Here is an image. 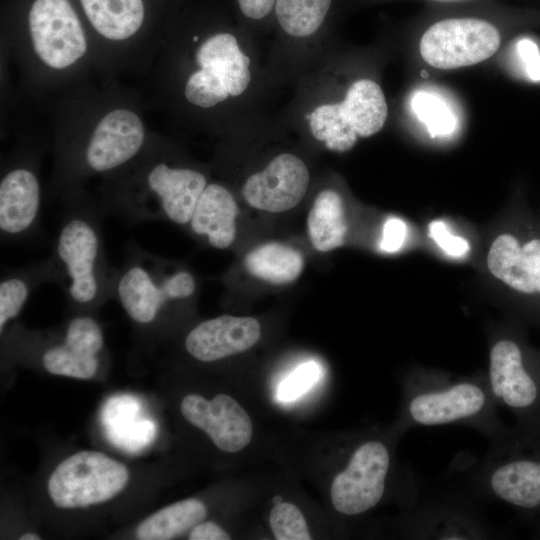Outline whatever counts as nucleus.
I'll return each instance as SVG.
<instances>
[{
    "label": "nucleus",
    "mask_w": 540,
    "mask_h": 540,
    "mask_svg": "<svg viewBox=\"0 0 540 540\" xmlns=\"http://www.w3.org/2000/svg\"><path fill=\"white\" fill-rule=\"evenodd\" d=\"M100 204L77 194L67 196L60 212L52 255L58 286L76 313H92L114 296L118 274L104 243Z\"/></svg>",
    "instance_id": "f257e3e1"
},
{
    "label": "nucleus",
    "mask_w": 540,
    "mask_h": 540,
    "mask_svg": "<svg viewBox=\"0 0 540 540\" xmlns=\"http://www.w3.org/2000/svg\"><path fill=\"white\" fill-rule=\"evenodd\" d=\"M487 379L433 372H413L405 382L403 418L406 426L466 425L489 440L505 427L496 413Z\"/></svg>",
    "instance_id": "f03ea898"
},
{
    "label": "nucleus",
    "mask_w": 540,
    "mask_h": 540,
    "mask_svg": "<svg viewBox=\"0 0 540 540\" xmlns=\"http://www.w3.org/2000/svg\"><path fill=\"white\" fill-rule=\"evenodd\" d=\"M197 281L185 267L129 240L118 267L113 298L139 327L157 326L177 306L190 302Z\"/></svg>",
    "instance_id": "7ed1b4c3"
},
{
    "label": "nucleus",
    "mask_w": 540,
    "mask_h": 540,
    "mask_svg": "<svg viewBox=\"0 0 540 540\" xmlns=\"http://www.w3.org/2000/svg\"><path fill=\"white\" fill-rule=\"evenodd\" d=\"M388 106L381 87L371 79H359L340 102L324 103L308 115L315 139L335 152L353 148L358 137H370L384 126Z\"/></svg>",
    "instance_id": "20e7f679"
},
{
    "label": "nucleus",
    "mask_w": 540,
    "mask_h": 540,
    "mask_svg": "<svg viewBox=\"0 0 540 540\" xmlns=\"http://www.w3.org/2000/svg\"><path fill=\"white\" fill-rule=\"evenodd\" d=\"M490 441L471 477L473 490L523 510L540 509V456L519 451L506 428Z\"/></svg>",
    "instance_id": "39448f33"
},
{
    "label": "nucleus",
    "mask_w": 540,
    "mask_h": 540,
    "mask_svg": "<svg viewBox=\"0 0 540 540\" xmlns=\"http://www.w3.org/2000/svg\"><path fill=\"white\" fill-rule=\"evenodd\" d=\"M124 464L97 451H80L63 460L52 472L48 493L59 508L87 507L106 502L127 485Z\"/></svg>",
    "instance_id": "423d86ee"
},
{
    "label": "nucleus",
    "mask_w": 540,
    "mask_h": 540,
    "mask_svg": "<svg viewBox=\"0 0 540 540\" xmlns=\"http://www.w3.org/2000/svg\"><path fill=\"white\" fill-rule=\"evenodd\" d=\"M196 62L200 69L189 76L184 92L195 106L210 108L229 96H239L251 82L250 58L233 34L207 38L196 51Z\"/></svg>",
    "instance_id": "0eeeda50"
},
{
    "label": "nucleus",
    "mask_w": 540,
    "mask_h": 540,
    "mask_svg": "<svg viewBox=\"0 0 540 540\" xmlns=\"http://www.w3.org/2000/svg\"><path fill=\"white\" fill-rule=\"evenodd\" d=\"M491 23L476 18H453L430 26L420 40V54L429 65L455 69L490 58L500 46Z\"/></svg>",
    "instance_id": "6e6552de"
},
{
    "label": "nucleus",
    "mask_w": 540,
    "mask_h": 540,
    "mask_svg": "<svg viewBox=\"0 0 540 540\" xmlns=\"http://www.w3.org/2000/svg\"><path fill=\"white\" fill-rule=\"evenodd\" d=\"M390 468L391 453L385 443H361L332 481L330 496L335 510L355 516L374 508L384 496Z\"/></svg>",
    "instance_id": "1a4fd4ad"
},
{
    "label": "nucleus",
    "mask_w": 540,
    "mask_h": 540,
    "mask_svg": "<svg viewBox=\"0 0 540 540\" xmlns=\"http://www.w3.org/2000/svg\"><path fill=\"white\" fill-rule=\"evenodd\" d=\"M29 27L36 54L54 69L72 65L86 52L85 34L68 0H36Z\"/></svg>",
    "instance_id": "9d476101"
},
{
    "label": "nucleus",
    "mask_w": 540,
    "mask_h": 540,
    "mask_svg": "<svg viewBox=\"0 0 540 540\" xmlns=\"http://www.w3.org/2000/svg\"><path fill=\"white\" fill-rule=\"evenodd\" d=\"M145 131L132 111L115 109L95 127L82 154L81 168L89 173L112 172L130 163L141 151Z\"/></svg>",
    "instance_id": "9b49d317"
},
{
    "label": "nucleus",
    "mask_w": 540,
    "mask_h": 540,
    "mask_svg": "<svg viewBox=\"0 0 540 540\" xmlns=\"http://www.w3.org/2000/svg\"><path fill=\"white\" fill-rule=\"evenodd\" d=\"M104 349L102 328L91 313H76L62 337L42 351L44 369L54 375L90 379L98 371Z\"/></svg>",
    "instance_id": "f8f14e48"
},
{
    "label": "nucleus",
    "mask_w": 540,
    "mask_h": 540,
    "mask_svg": "<svg viewBox=\"0 0 540 540\" xmlns=\"http://www.w3.org/2000/svg\"><path fill=\"white\" fill-rule=\"evenodd\" d=\"M41 187L36 173L25 166L8 170L0 182V238L19 244L41 231Z\"/></svg>",
    "instance_id": "ddd939ff"
},
{
    "label": "nucleus",
    "mask_w": 540,
    "mask_h": 540,
    "mask_svg": "<svg viewBox=\"0 0 540 540\" xmlns=\"http://www.w3.org/2000/svg\"><path fill=\"white\" fill-rule=\"evenodd\" d=\"M309 186V171L302 159L283 153L274 157L243 185L246 202L259 210L280 213L297 206Z\"/></svg>",
    "instance_id": "4468645a"
},
{
    "label": "nucleus",
    "mask_w": 540,
    "mask_h": 540,
    "mask_svg": "<svg viewBox=\"0 0 540 540\" xmlns=\"http://www.w3.org/2000/svg\"><path fill=\"white\" fill-rule=\"evenodd\" d=\"M181 412L190 424L203 430L224 452H239L252 439L249 415L229 395L217 394L207 400L198 394H189L181 402Z\"/></svg>",
    "instance_id": "2eb2a0df"
},
{
    "label": "nucleus",
    "mask_w": 540,
    "mask_h": 540,
    "mask_svg": "<svg viewBox=\"0 0 540 540\" xmlns=\"http://www.w3.org/2000/svg\"><path fill=\"white\" fill-rule=\"evenodd\" d=\"M486 379L496 403L515 413L531 411L540 403V381L511 339H500L492 345Z\"/></svg>",
    "instance_id": "dca6fc26"
},
{
    "label": "nucleus",
    "mask_w": 540,
    "mask_h": 540,
    "mask_svg": "<svg viewBox=\"0 0 540 540\" xmlns=\"http://www.w3.org/2000/svg\"><path fill=\"white\" fill-rule=\"evenodd\" d=\"M260 335L261 327L255 318L221 315L191 329L184 346L194 359L214 362L247 351Z\"/></svg>",
    "instance_id": "f3484780"
},
{
    "label": "nucleus",
    "mask_w": 540,
    "mask_h": 540,
    "mask_svg": "<svg viewBox=\"0 0 540 540\" xmlns=\"http://www.w3.org/2000/svg\"><path fill=\"white\" fill-rule=\"evenodd\" d=\"M487 265L490 272L511 288L531 294L540 293V240L520 246L510 234L498 236L492 243Z\"/></svg>",
    "instance_id": "a211bd4d"
},
{
    "label": "nucleus",
    "mask_w": 540,
    "mask_h": 540,
    "mask_svg": "<svg viewBox=\"0 0 540 540\" xmlns=\"http://www.w3.org/2000/svg\"><path fill=\"white\" fill-rule=\"evenodd\" d=\"M238 207L231 192L217 183L207 184L187 225L191 232L217 249L230 247L236 237Z\"/></svg>",
    "instance_id": "6ab92c4d"
},
{
    "label": "nucleus",
    "mask_w": 540,
    "mask_h": 540,
    "mask_svg": "<svg viewBox=\"0 0 540 540\" xmlns=\"http://www.w3.org/2000/svg\"><path fill=\"white\" fill-rule=\"evenodd\" d=\"M412 534L414 538L482 539L488 529L473 511L460 504L430 503L413 507Z\"/></svg>",
    "instance_id": "aec40b11"
},
{
    "label": "nucleus",
    "mask_w": 540,
    "mask_h": 540,
    "mask_svg": "<svg viewBox=\"0 0 540 540\" xmlns=\"http://www.w3.org/2000/svg\"><path fill=\"white\" fill-rule=\"evenodd\" d=\"M58 282L59 270L52 254L37 263L3 272L0 280L1 333L8 322L18 317L37 288Z\"/></svg>",
    "instance_id": "412c9836"
},
{
    "label": "nucleus",
    "mask_w": 540,
    "mask_h": 540,
    "mask_svg": "<svg viewBox=\"0 0 540 540\" xmlns=\"http://www.w3.org/2000/svg\"><path fill=\"white\" fill-rule=\"evenodd\" d=\"M93 27L111 40H124L142 25V0H80Z\"/></svg>",
    "instance_id": "4be33fe9"
},
{
    "label": "nucleus",
    "mask_w": 540,
    "mask_h": 540,
    "mask_svg": "<svg viewBox=\"0 0 540 540\" xmlns=\"http://www.w3.org/2000/svg\"><path fill=\"white\" fill-rule=\"evenodd\" d=\"M308 235L320 252L344 244L347 225L341 196L334 190H323L315 198L307 219Z\"/></svg>",
    "instance_id": "5701e85b"
},
{
    "label": "nucleus",
    "mask_w": 540,
    "mask_h": 540,
    "mask_svg": "<svg viewBox=\"0 0 540 540\" xmlns=\"http://www.w3.org/2000/svg\"><path fill=\"white\" fill-rule=\"evenodd\" d=\"M205 505L194 498L173 503L147 517L136 529L140 540H169L202 522Z\"/></svg>",
    "instance_id": "b1692460"
},
{
    "label": "nucleus",
    "mask_w": 540,
    "mask_h": 540,
    "mask_svg": "<svg viewBox=\"0 0 540 540\" xmlns=\"http://www.w3.org/2000/svg\"><path fill=\"white\" fill-rule=\"evenodd\" d=\"M303 257L296 249L271 242L252 250L245 258L247 271L274 285L295 281L303 270Z\"/></svg>",
    "instance_id": "393cba45"
},
{
    "label": "nucleus",
    "mask_w": 540,
    "mask_h": 540,
    "mask_svg": "<svg viewBox=\"0 0 540 540\" xmlns=\"http://www.w3.org/2000/svg\"><path fill=\"white\" fill-rule=\"evenodd\" d=\"M332 0H276L281 28L294 37H308L322 25Z\"/></svg>",
    "instance_id": "a878e982"
},
{
    "label": "nucleus",
    "mask_w": 540,
    "mask_h": 540,
    "mask_svg": "<svg viewBox=\"0 0 540 540\" xmlns=\"http://www.w3.org/2000/svg\"><path fill=\"white\" fill-rule=\"evenodd\" d=\"M411 108L431 136L443 137L454 132L456 118L439 96L428 91H418L412 97Z\"/></svg>",
    "instance_id": "bb28decb"
},
{
    "label": "nucleus",
    "mask_w": 540,
    "mask_h": 540,
    "mask_svg": "<svg viewBox=\"0 0 540 540\" xmlns=\"http://www.w3.org/2000/svg\"><path fill=\"white\" fill-rule=\"evenodd\" d=\"M269 522L277 540H310L306 520L297 506L289 502L275 503Z\"/></svg>",
    "instance_id": "cd10ccee"
},
{
    "label": "nucleus",
    "mask_w": 540,
    "mask_h": 540,
    "mask_svg": "<svg viewBox=\"0 0 540 540\" xmlns=\"http://www.w3.org/2000/svg\"><path fill=\"white\" fill-rule=\"evenodd\" d=\"M319 375L320 368L316 362L310 361L299 365L278 386L277 399L281 402L296 400L311 388Z\"/></svg>",
    "instance_id": "c85d7f7f"
},
{
    "label": "nucleus",
    "mask_w": 540,
    "mask_h": 540,
    "mask_svg": "<svg viewBox=\"0 0 540 540\" xmlns=\"http://www.w3.org/2000/svg\"><path fill=\"white\" fill-rule=\"evenodd\" d=\"M429 234L438 246L451 256L462 257L469 251L468 242L462 237L452 235L442 221L431 222Z\"/></svg>",
    "instance_id": "c756f323"
},
{
    "label": "nucleus",
    "mask_w": 540,
    "mask_h": 540,
    "mask_svg": "<svg viewBox=\"0 0 540 540\" xmlns=\"http://www.w3.org/2000/svg\"><path fill=\"white\" fill-rule=\"evenodd\" d=\"M406 224L399 218H389L383 227L380 247L383 251L393 253L398 251L406 238Z\"/></svg>",
    "instance_id": "7c9ffc66"
},
{
    "label": "nucleus",
    "mask_w": 540,
    "mask_h": 540,
    "mask_svg": "<svg viewBox=\"0 0 540 540\" xmlns=\"http://www.w3.org/2000/svg\"><path fill=\"white\" fill-rule=\"evenodd\" d=\"M517 49L528 77L534 82H539L540 51L537 44L529 38H523L518 42Z\"/></svg>",
    "instance_id": "2f4dec72"
},
{
    "label": "nucleus",
    "mask_w": 540,
    "mask_h": 540,
    "mask_svg": "<svg viewBox=\"0 0 540 540\" xmlns=\"http://www.w3.org/2000/svg\"><path fill=\"white\" fill-rule=\"evenodd\" d=\"M231 537L214 522H200L189 534L190 540H228Z\"/></svg>",
    "instance_id": "473e14b6"
},
{
    "label": "nucleus",
    "mask_w": 540,
    "mask_h": 540,
    "mask_svg": "<svg viewBox=\"0 0 540 540\" xmlns=\"http://www.w3.org/2000/svg\"><path fill=\"white\" fill-rule=\"evenodd\" d=\"M276 0H238L242 13L251 19H262L267 16Z\"/></svg>",
    "instance_id": "72a5a7b5"
},
{
    "label": "nucleus",
    "mask_w": 540,
    "mask_h": 540,
    "mask_svg": "<svg viewBox=\"0 0 540 540\" xmlns=\"http://www.w3.org/2000/svg\"><path fill=\"white\" fill-rule=\"evenodd\" d=\"M20 540H40L41 537L34 533H25L19 538Z\"/></svg>",
    "instance_id": "f704fd0d"
},
{
    "label": "nucleus",
    "mask_w": 540,
    "mask_h": 540,
    "mask_svg": "<svg viewBox=\"0 0 540 540\" xmlns=\"http://www.w3.org/2000/svg\"><path fill=\"white\" fill-rule=\"evenodd\" d=\"M436 1L454 2V1H465V0H436Z\"/></svg>",
    "instance_id": "c9c22d12"
}]
</instances>
